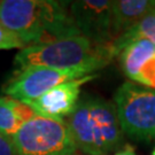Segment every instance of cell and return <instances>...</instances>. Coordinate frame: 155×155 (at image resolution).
<instances>
[{
    "label": "cell",
    "instance_id": "6da1fadb",
    "mask_svg": "<svg viewBox=\"0 0 155 155\" xmlns=\"http://www.w3.org/2000/svg\"><path fill=\"white\" fill-rule=\"evenodd\" d=\"M0 21L25 47L82 36L66 1L0 0Z\"/></svg>",
    "mask_w": 155,
    "mask_h": 155
},
{
    "label": "cell",
    "instance_id": "7a4b0ae2",
    "mask_svg": "<svg viewBox=\"0 0 155 155\" xmlns=\"http://www.w3.org/2000/svg\"><path fill=\"white\" fill-rule=\"evenodd\" d=\"M76 148L87 155H108L120 150L123 131L114 102L84 94L67 118Z\"/></svg>",
    "mask_w": 155,
    "mask_h": 155
},
{
    "label": "cell",
    "instance_id": "3957f363",
    "mask_svg": "<svg viewBox=\"0 0 155 155\" xmlns=\"http://www.w3.org/2000/svg\"><path fill=\"white\" fill-rule=\"evenodd\" d=\"M115 58L111 44H98L84 36L33 45L21 50L14 63L20 68L48 67L76 69L92 67L97 70L107 67Z\"/></svg>",
    "mask_w": 155,
    "mask_h": 155
},
{
    "label": "cell",
    "instance_id": "277c9868",
    "mask_svg": "<svg viewBox=\"0 0 155 155\" xmlns=\"http://www.w3.org/2000/svg\"><path fill=\"white\" fill-rule=\"evenodd\" d=\"M124 134L139 141L155 139V90L132 82L123 83L114 95Z\"/></svg>",
    "mask_w": 155,
    "mask_h": 155
},
{
    "label": "cell",
    "instance_id": "5b68a950",
    "mask_svg": "<svg viewBox=\"0 0 155 155\" xmlns=\"http://www.w3.org/2000/svg\"><path fill=\"white\" fill-rule=\"evenodd\" d=\"M17 155H75L76 145L66 121L35 116L12 138Z\"/></svg>",
    "mask_w": 155,
    "mask_h": 155
},
{
    "label": "cell",
    "instance_id": "8992f818",
    "mask_svg": "<svg viewBox=\"0 0 155 155\" xmlns=\"http://www.w3.org/2000/svg\"><path fill=\"white\" fill-rule=\"evenodd\" d=\"M97 71L92 67L76 69H55L48 67H25L17 69L4 86V93L20 101H30L41 97L51 89L66 82L83 78Z\"/></svg>",
    "mask_w": 155,
    "mask_h": 155
},
{
    "label": "cell",
    "instance_id": "52a82bcc",
    "mask_svg": "<svg viewBox=\"0 0 155 155\" xmlns=\"http://www.w3.org/2000/svg\"><path fill=\"white\" fill-rule=\"evenodd\" d=\"M69 12L82 36L98 44H111L113 1L79 0L69 2Z\"/></svg>",
    "mask_w": 155,
    "mask_h": 155
},
{
    "label": "cell",
    "instance_id": "ba28073f",
    "mask_svg": "<svg viewBox=\"0 0 155 155\" xmlns=\"http://www.w3.org/2000/svg\"><path fill=\"white\" fill-rule=\"evenodd\" d=\"M97 77L98 75H89L83 78L62 83L47 91L41 97L30 101H24V104L31 107V109L38 116L64 121L63 118L70 116L77 106L81 98V87Z\"/></svg>",
    "mask_w": 155,
    "mask_h": 155
},
{
    "label": "cell",
    "instance_id": "9c48e42d",
    "mask_svg": "<svg viewBox=\"0 0 155 155\" xmlns=\"http://www.w3.org/2000/svg\"><path fill=\"white\" fill-rule=\"evenodd\" d=\"M122 72L132 82L155 90V45L146 39L130 43L116 56Z\"/></svg>",
    "mask_w": 155,
    "mask_h": 155
},
{
    "label": "cell",
    "instance_id": "30bf717a",
    "mask_svg": "<svg viewBox=\"0 0 155 155\" xmlns=\"http://www.w3.org/2000/svg\"><path fill=\"white\" fill-rule=\"evenodd\" d=\"M155 9V0H114L113 37L114 40L133 28Z\"/></svg>",
    "mask_w": 155,
    "mask_h": 155
},
{
    "label": "cell",
    "instance_id": "8fae6325",
    "mask_svg": "<svg viewBox=\"0 0 155 155\" xmlns=\"http://www.w3.org/2000/svg\"><path fill=\"white\" fill-rule=\"evenodd\" d=\"M139 39H146L155 45V9L137 23L133 28L113 41V50L115 56L118 55V53L127 45Z\"/></svg>",
    "mask_w": 155,
    "mask_h": 155
},
{
    "label": "cell",
    "instance_id": "7c38bea8",
    "mask_svg": "<svg viewBox=\"0 0 155 155\" xmlns=\"http://www.w3.org/2000/svg\"><path fill=\"white\" fill-rule=\"evenodd\" d=\"M23 124L14 111L13 99L9 97H0V132L12 139Z\"/></svg>",
    "mask_w": 155,
    "mask_h": 155
},
{
    "label": "cell",
    "instance_id": "4fadbf2b",
    "mask_svg": "<svg viewBox=\"0 0 155 155\" xmlns=\"http://www.w3.org/2000/svg\"><path fill=\"white\" fill-rule=\"evenodd\" d=\"M25 45L9 31L0 21V51L1 50H23Z\"/></svg>",
    "mask_w": 155,
    "mask_h": 155
},
{
    "label": "cell",
    "instance_id": "5bb4252c",
    "mask_svg": "<svg viewBox=\"0 0 155 155\" xmlns=\"http://www.w3.org/2000/svg\"><path fill=\"white\" fill-rule=\"evenodd\" d=\"M0 155H17L11 138L0 132Z\"/></svg>",
    "mask_w": 155,
    "mask_h": 155
},
{
    "label": "cell",
    "instance_id": "9a60e30c",
    "mask_svg": "<svg viewBox=\"0 0 155 155\" xmlns=\"http://www.w3.org/2000/svg\"><path fill=\"white\" fill-rule=\"evenodd\" d=\"M115 155H137L134 152V148L130 145H125L122 150H120Z\"/></svg>",
    "mask_w": 155,
    "mask_h": 155
},
{
    "label": "cell",
    "instance_id": "2e32d148",
    "mask_svg": "<svg viewBox=\"0 0 155 155\" xmlns=\"http://www.w3.org/2000/svg\"><path fill=\"white\" fill-rule=\"evenodd\" d=\"M152 155H155V148L153 150V152H152Z\"/></svg>",
    "mask_w": 155,
    "mask_h": 155
}]
</instances>
